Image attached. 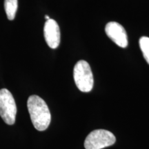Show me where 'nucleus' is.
Instances as JSON below:
<instances>
[{
	"label": "nucleus",
	"instance_id": "f257e3e1",
	"mask_svg": "<svg viewBox=\"0 0 149 149\" xmlns=\"http://www.w3.org/2000/svg\"><path fill=\"white\" fill-rule=\"evenodd\" d=\"M27 107L34 127L39 131L47 129L51 121V115L44 100L37 95L30 96Z\"/></svg>",
	"mask_w": 149,
	"mask_h": 149
},
{
	"label": "nucleus",
	"instance_id": "f03ea898",
	"mask_svg": "<svg viewBox=\"0 0 149 149\" xmlns=\"http://www.w3.org/2000/svg\"><path fill=\"white\" fill-rule=\"evenodd\" d=\"M73 77L76 86L81 92L88 93L92 90L94 79L91 66L87 61L80 60L76 63Z\"/></svg>",
	"mask_w": 149,
	"mask_h": 149
},
{
	"label": "nucleus",
	"instance_id": "7ed1b4c3",
	"mask_svg": "<svg viewBox=\"0 0 149 149\" xmlns=\"http://www.w3.org/2000/svg\"><path fill=\"white\" fill-rule=\"evenodd\" d=\"M17 107L12 93L6 88L0 90V116L6 124L13 125L15 122Z\"/></svg>",
	"mask_w": 149,
	"mask_h": 149
},
{
	"label": "nucleus",
	"instance_id": "20e7f679",
	"mask_svg": "<svg viewBox=\"0 0 149 149\" xmlns=\"http://www.w3.org/2000/svg\"><path fill=\"white\" fill-rule=\"evenodd\" d=\"M116 138L109 130H95L87 136L84 141L86 149H102L115 144Z\"/></svg>",
	"mask_w": 149,
	"mask_h": 149
},
{
	"label": "nucleus",
	"instance_id": "39448f33",
	"mask_svg": "<svg viewBox=\"0 0 149 149\" xmlns=\"http://www.w3.org/2000/svg\"><path fill=\"white\" fill-rule=\"evenodd\" d=\"M105 32L111 40L121 48L128 46V36L126 30L121 24L115 22H109L105 27Z\"/></svg>",
	"mask_w": 149,
	"mask_h": 149
},
{
	"label": "nucleus",
	"instance_id": "423d86ee",
	"mask_svg": "<svg viewBox=\"0 0 149 149\" xmlns=\"http://www.w3.org/2000/svg\"><path fill=\"white\" fill-rule=\"evenodd\" d=\"M44 35L46 42L50 48L55 49L60 44V29L58 24L53 19L46 22L44 27Z\"/></svg>",
	"mask_w": 149,
	"mask_h": 149
},
{
	"label": "nucleus",
	"instance_id": "0eeeda50",
	"mask_svg": "<svg viewBox=\"0 0 149 149\" xmlns=\"http://www.w3.org/2000/svg\"><path fill=\"white\" fill-rule=\"evenodd\" d=\"M18 8V0H4V9L7 17L12 21L15 17Z\"/></svg>",
	"mask_w": 149,
	"mask_h": 149
},
{
	"label": "nucleus",
	"instance_id": "6e6552de",
	"mask_svg": "<svg viewBox=\"0 0 149 149\" xmlns=\"http://www.w3.org/2000/svg\"><path fill=\"white\" fill-rule=\"evenodd\" d=\"M139 44L145 60L149 64V37L145 36L141 37L139 39Z\"/></svg>",
	"mask_w": 149,
	"mask_h": 149
},
{
	"label": "nucleus",
	"instance_id": "1a4fd4ad",
	"mask_svg": "<svg viewBox=\"0 0 149 149\" xmlns=\"http://www.w3.org/2000/svg\"><path fill=\"white\" fill-rule=\"evenodd\" d=\"M45 18L46 19H50V17H49V16H48V15H46L45 16Z\"/></svg>",
	"mask_w": 149,
	"mask_h": 149
}]
</instances>
